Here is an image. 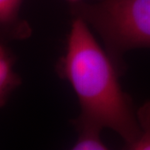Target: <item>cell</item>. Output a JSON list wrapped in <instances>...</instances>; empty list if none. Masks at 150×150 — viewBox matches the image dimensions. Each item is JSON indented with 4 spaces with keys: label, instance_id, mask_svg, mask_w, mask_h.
I'll list each match as a JSON object with an SVG mask.
<instances>
[{
    "label": "cell",
    "instance_id": "6da1fadb",
    "mask_svg": "<svg viewBox=\"0 0 150 150\" xmlns=\"http://www.w3.org/2000/svg\"><path fill=\"white\" fill-rule=\"evenodd\" d=\"M57 74L74 89L81 113L74 125L88 124L113 130L129 149L142 131L130 97L122 90L118 72L79 18L72 23L64 56L56 66Z\"/></svg>",
    "mask_w": 150,
    "mask_h": 150
},
{
    "label": "cell",
    "instance_id": "7a4b0ae2",
    "mask_svg": "<svg viewBox=\"0 0 150 150\" xmlns=\"http://www.w3.org/2000/svg\"><path fill=\"white\" fill-rule=\"evenodd\" d=\"M70 12L102 38L105 51L118 74L123 56L134 48H150V0H100L71 4Z\"/></svg>",
    "mask_w": 150,
    "mask_h": 150
},
{
    "label": "cell",
    "instance_id": "3957f363",
    "mask_svg": "<svg viewBox=\"0 0 150 150\" xmlns=\"http://www.w3.org/2000/svg\"><path fill=\"white\" fill-rule=\"evenodd\" d=\"M23 0H0L1 34L10 40H23L32 34L30 25L19 18Z\"/></svg>",
    "mask_w": 150,
    "mask_h": 150
},
{
    "label": "cell",
    "instance_id": "277c9868",
    "mask_svg": "<svg viewBox=\"0 0 150 150\" xmlns=\"http://www.w3.org/2000/svg\"><path fill=\"white\" fill-rule=\"evenodd\" d=\"M15 56L5 44L0 46V105L4 107L15 88L21 84V78L13 69Z\"/></svg>",
    "mask_w": 150,
    "mask_h": 150
},
{
    "label": "cell",
    "instance_id": "5b68a950",
    "mask_svg": "<svg viewBox=\"0 0 150 150\" xmlns=\"http://www.w3.org/2000/svg\"><path fill=\"white\" fill-rule=\"evenodd\" d=\"M74 126L79 133V137L72 149L105 150L108 149L100 139L101 129L88 124H77Z\"/></svg>",
    "mask_w": 150,
    "mask_h": 150
},
{
    "label": "cell",
    "instance_id": "8992f818",
    "mask_svg": "<svg viewBox=\"0 0 150 150\" xmlns=\"http://www.w3.org/2000/svg\"><path fill=\"white\" fill-rule=\"evenodd\" d=\"M142 131L139 139L130 147L131 150H150V101L144 103L136 112Z\"/></svg>",
    "mask_w": 150,
    "mask_h": 150
},
{
    "label": "cell",
    "instance_id": "52a82bcc",
    "mask_svg": "<svg viewBox=\"0 0 150 150\" xmlns=\"http://www.w3.org/2000/svg\"><path fill=\"white\" fill-rule=\"evenodd\" d=\"M68 1H69L71 4H74V3H77V2H81V1H84V0H68ZM98 1H100V0H98Z\"/></svg>",
    "mask_w": 150,
    "mask_h": 150
}]
</instances>
